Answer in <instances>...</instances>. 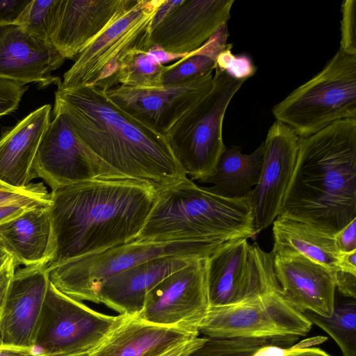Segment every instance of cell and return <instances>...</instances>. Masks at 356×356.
Masks as SVG:
<instances>
[{
  "label": "cell",
  "instance_id": "e575fe53",
  "mask_svg": "<svg viewBox=\"0 0 356 356\" xmlns=\"http://www.w3.org/2000/svg\"><path fill=\"white\" fill-rule=\"evenodd\" d=\"M31 0H0V25H17Z\"/></svg>",
  "mask_w": 356,
  "mask_h": 356
},
{
  "label": "cell",
  "instance_id": "d6986e66",
  "mask_svg": "<svg viewBox=\"0 0 356 356\" xmlns=\"http://www.w3.org/2000/svg\"><path fill=\"white\" fill-rule=\"evenodd\" d=\"M131 1L60 0L50 43L65 59L76 58Z\"/></svg>",
  "mask_w": 356,
  "mask_h": 356
},
{
  "label": "cell",
  "instance_id": "cb8c5ba5",
  "mask_svg": "<svg viewBox=\"0 0 356 356\" xmlns=\"http://www.w3.org/2000/svg\"><path fill=\"white\" fill-rule=\"evenodd\" d=\"M49 205L32 207L0 225V248L16 266L48 265L51 245Z\"/></svg>",
  "mask_w": 356,
  "mask_h": 356
},
{
  "label": "cell",
  "instance_id": "8d00e7d4",
  "mask_svg": "<svg viewBox=\"0 0 356 356\" xmlns=\"http://www.w3.org/2000/svg\"><path fill=\"white\" fill-rule=\"evenodd\" d=\"M49 204L37 201H21L0 204V225L32 207Z\"/></svg>",
  "mask_w": 356,
  "mask_h": 356
},
{
  "label": "cell",
  "instance_id": "b9f144b4",
  "mask_svg": "<svg viewBox=\"0 0 356 356\" xmlns=\"http://www.w3.org/2000/svg\"><path fill=\"white\" fill-rule=\"evenodd\" d=\"M339 270L356 275V250L348 252H340Z\"/></svg>",
  "mask_w": 356,
  "mask_h": 356
},
{
  "label": "cell",
  "instance_id": "f35d334b",
  "mask_svg": "<svg viewBox=\"0 0 356 356\" xmlns=\"http://www.w3.org/2000/svg\"><path fill=\"white\" fill-rule=\"evenodd\" d=\"M336 288L343 296L353 298H356V275L344 272H336Z\"/></svg>",
  "mask_w": 356,
  "mask_h": 356
},
{
  "label": "cell",
  "instance_id": "4fadbf2b",
  "mask_svg": "<svg viewBox=\"0 0 356 356\" xmlns=\"http://www.w3.org/2000/svg\"><path fill=\"white\" fill-rule=\"evenodd\" d=\"M214 70L184 82L159 88L117 85L109 98L135 118L165 135L172 124L211 88Z\"/></svg>",
  "mask_w": 356,
  "mask_h": 356
},
{
  "label": "cell",
  "instance_id": "3957f363",
  "mask_svg": "<svg viewBox=\"0 0 356 356\" xmlns=\"http://www.w3.org/2000/svg\"><path fill=\"white\" fill-rule=\"evenodd\" d=\"M279 216L330 234L356 218V118L300 138Z\"/></svg>",
  "mask_w": 356,
  "mask_h": 356
},
{
  "label": "cell",
  "instance_id": "4316f807",
  "mask_svg": "<svg viewBox=\"0 0 356 356\" xmlns=\"http://www.w3.org/2000/svg\"><path fill=\"white\" fill-rule=\"evenodd\" d=\"M165 66L159 63L149 51H131L120 60L112 79L113 87L117 85L140 88L163 86Z\"/></svg>",
  "mask_w": 356,
  "mask_h": 356
},
{
  "label": "cell",
  "instance_id": "8992f818",
  "mask_svg": "<svg viewBox=\"0 0 356 356\" xmlns=\"http://www.w3.org/2000/svg\"><path fill=\"white\" fill-rule=\"evenodd\" d=\"M245 81L214 67L211 90L166 133L177 161L191 179L201 181L213 173L226 148L222 140L226 110Z\"/></svg>",
  "mask_w": 356,
  "mask_h": 356
},
{
  "label": "cell",
  "instance_id": "603a6c76",
  "mask_svg": "<svg viewBox=\"0 0 356 356\" xmlns=\"http://www.w3.org/2000/svg\"><path fill=\"white\" fill-rule=\"evenodd\" d=\"M199 334L198 330L158 325L130 316L92 355L160 356Z\"/></svg>",
  "mask_w": 356,
  "mask_h": 356
},
{
  "label": "cell",
  "instance_id": "5b68a950",
  "mask_svg": "<svg viewBox=\"0 0 356 356\" xmlns=\"http://www.w3.org/2000/svg\"><path fill=\"white\" fill-rule=\"evenodd\" d=\"M272 113L300 138L356 118V56L339 49L322 70L275 104Z\"/></svg>",
  "mask_w": 356,
  "mask_h": 356
},
{
  "label": "cell",
  "instance_id": "30bf717a",
  "mask_svg": "<svg viewBox=\"0 0 356 356\" xmlns=\"http://www.w3.org/2000/svg\"><path fill=\"white\" fill-rule=\"evenodd\" d=\"M312 326L281 291H275L236 304L210 307L198 330L209 337L264 338L305 336Z\"/></svg>",
  "mask_w": 356,
  "mask_h": 356
},
{
  "label": "cell",
  "instance_id": "2e32d148",
  "mask_svg": "<svg viewBox=\"0 0 356 356\" xmlns=\"http://www.w3.org/2000/svg\"><path fill=\"white\" fill-rule=\"evenodd\" d=\"M49 282L46 264L24 266L15 271L8 284L0 316L2 346L34 349Z\"/></svg>",
  "mask_w": 356,
  "mask_h": 356
},
{
  "label": "cell",
  "instance_id": "ee69618b",
  "mask_svg": "<svg viewBox=\"0 0 356 356\" xmlns=\"http://www.w3.org/2000/svg\"><path fill=\"white\" fill-rule=\"evenodd\" d=\"M149 51L156 58L159 63H163L174 60L175 59H181L186 55H178L168 53L157 47H152Z\"/></svg>",
  "mask_w": 356,
  "mask_h": 356
},
{
  "label": "cell",
  "instance_id": "60d3db41",
  "mask_svg": "<svg viewBox=\"0 0 356 356\" xmlns=\"http://www.w3.org/2000/svg\"><path fill=\"white\" fill-rule=\"evenodd\" d=\"M16 266L13 259L0 248V283L13 275Z\"/></svg>",
  "mask_w": 356,
  "mask_h": 356
},
{
  "label": "cell",
  "instance_id": "74e56055",
  "mask_svg": "<svg viewBox=\"0 0 356 356\" xmlns=\"http://www.w3.org/2000/svg\"><path fill=\"white\" fill-rule=\"evenodd\" d=\"M327 339L323 337H316L296 344V347L286 356H330L325 351L317 348H311L310 346L323 343Z\"/></svg>",
  "mask_w": 356,
  "mask_h": 356
},
{
  "label": "cell",
  "instance_id": "7c38bea8",
  "mask_svg": "<svg viewBox=\"0 0 356 356\" xmlns=\"http://www.w3.org/2000/svg\"><path fill=\"white\" fill-rule=\"evenodd\" d=\"M207 257L193 259L163 278L146 295L136 316L158 325L198 330L210 307Z\"/></svg>",
  "mask_w": 356,
  "mask_h": 356
},
{
  "label": "cell",
  "instance_id": "7402d4cb",
  "mask_svg": "<svg viewBox=\"0 0 356 356\" xmlns=\"http://www.w3.org/2000/svg\"><path fill=\"white\" fill-rule=\"evenodd\" d=\"M51 109L45 104L32 111L0 139V181L17 188L31 183L34 157L50 122Z\"/></svg>",
  "mask_w": 356,
  "mask_h": 356
},
{
  "label": "cell",
  "instance_id": "f1b7e54d",
  "mask_svg": "<svg viewBox=\"0 0 356 356\" xmlns=\"http://www.w3.org/2000/svg\"><path fill=\"white\" fill-rule=\"evenodd\" d=\"M281 343L279 337L264 338H218L207 337L205 342L187 356H253L261 348Z\"/></svg>",
  "mask_w": 356,
  "mask_h": 356
},
{
  "label": "cell",
  "instance_id": "9c48e42d",
  "mask_svg": "<svg viewBox=\"0 0 356 356\" xmlns=\"http://www.w3.org/2000/svg\"><path fill=\"white\" fill-rule=\"evenodd\" d=\"M129 317L96 312L59 291L49 281L34 348L46 356L92 353Z\"/></svg>",
  "mask_w": 356,
  "mask_h": 356
},
{
  "label": "cell",
  "instance_id": "6da1fadb",
  "mask_svg": "<svg viewBox=\"0 0 356 356\" xmlns=\"http://www.w3.org/2000/svg\"><path fill=\"white\" fill-rule=\"evenodd\" d=\"M66 120L77 140L107 174L146 182L156 190L186 177L166 136L115 104L94 86L58 88L53 114Z\"/></svg>",
  "mask_w": 356,
  "mask_h": 356
},
{
  "label": "cell",
  "instance_id": "1f68e13d",
  "mask_svg": "<svg viewBox=\"0 0 356 356\" xmlns=\"http://www.w3.org/2000/svg\"><path fill=\"white\" fill-rule=\"evenodd\" d=\"M21 201L49 204L50 193H48L42 182L31 183L25 188H17L0 181V204Z\"/></svg>",
  "mask_w": 356,
  "mask_h": 356
},
{
  "label": "cell",
  "instance_id": "ac0fdd59",
  "mask_svg": "<svg viewBox=\"0 0 356 356\" xmlns=\"http://www.w3.org/2000/svg\"><path fill=\"white\" fill-rule=\"evenodd\" d=\"M276 279L284 298L301 313L324 317L334 308L336 273L297 253L273 254Z\"/></svg>",
  "mask_w": 356,
  "mask_h": 356
},
{
  "label": "cell",
  "instance_id": "d6a6232c",
  "mask_svg": "<svg viewBox=\"0 0 356 356\" xmlns=\"http://www.w3.org/2000/svg\"><path fill=\"white\" fill-rule=\"evenodd\" d=\"M341 14L339 49L345 54L356 56V1H343Z\"/></svg>",
  "mask_w": 356,
  "mask_h": 356
},
{
  "label": "cell",
  "instance_id": "5bb4252c",
  "mask_svg": "<svg viewBox=\"0 0 356 356\" xmlns=\"http://www.w3.org/2000/svg\"><path fill=\"white\" fill-rule=\"evenodd\" d=\"M300 137L275 120L264 143L261 171L250 199L255 234L269 227L279 216L296 166Z\"/></svg>",
  "mask_w": 356,
  "mask_h": 356
},
{
  "label": "cell",
  "instance_id": "9a60e30c",
  "mask_svg": "<svg viewBox=\"0 0 356 356\" xmlns=\"http://www.w3.org/2000/svg\"><path fill=\"white\" fill-rule=\"evenodd\" d=\"M234 0H180L152 27V47L187 55L201 47L231 17Z\"/></svg>",
  "mask_w": 356,
  "mask_h": 356
},
{
  "label": "cell",
  "instance_id": "4dcf8cb0",
  "mask_svg": "<svg viewBox=\"0 0 356 356\" xmlns=\"http://www.w3.org/2000/svg\"><path fill=\"white\" fill-rule=\"evenodd\" d=\"M232 44L221 51L216 57L215 67L225 72L232 78L246 81L252 76L257 71L249 56L235 55L232 52Z\"/></svg>",
  "mask_w": 356,
  "mask_h": 356
},
{
  "label": "cell",
  "instance_id": "ba28073f",
  "mask_svg": "<svg viewBox=\"0 0 356 356\" xmlns=\"http://www.w3.org/2000/svg\"><path fill=\"white\" fill-rule=\"evenodd\" d=\"M163 0H132L122 14L76 56L58 88L94 86L108 90L119 63L129 52L149 51L156 12Z\"/></svg>",
  "mask_w": 356,
  "mask_h": 356
},
{
  "label": "cell",
  "instance_id": "f546056e",
  "mask_svg": "<svg viewBox=\"0 0 356 356\" xmlns=\"http://www.w3.org/2000/svg\"><path fill=\"white\" fill-rule=\"evenodd\" d=\"M59 1L31 0L22 13L17 25L31 35L49 42Z\"/></svg>",
  "mask_w": 356,
  "mask_h": 356
},
{
  "label": "cell",
  "instance_id": "ab89813d",
  "mask_svg": "<svg viewBox=\"0 0 356 356\" xmlns=\"http://www.w3.org/2000/svg\"><path fill=\"white\" fill-rule=\"evenodd\" d=\"M206 339V336L196 337L172 348L160 356H187L189 353L202 346Z\"/></svg>",
  "mask_w": 356,
  "mask_h": 356
},
{
  "label": "cell",
  "instance_id": "e0dca14e",
  "mask_svg": "<svg viewBox=\"0 0 356 356\" xmlns=\"http://www.w3.org/2000/svg\"><path fill=\"white\" fill-rule=\"evenodd\" d=\"M38 147L33 178L42 179L52 190L107 174L81 147L65 118L54 114Z\"/></svg>",
  "mask_w": 356,
  "mask_h": 356
},
{
  "label": "cell",
  "instance_id": "7a4b0ae2",
  "mask_svg": "<svg viewBox=\"0 0 356 356\" xmlns=\"http://www.w3.org/2000/svg\"><path fill=\"white\" fill-rule=\"evenodd\" d=\"M156 194L153 186L118 174L52 190L48 267L134 241Z\"/></svg>",
  "mask_w": 356,
  "mask_h": 356
},
{
  "label": "cell",
  "instance_id": "d590c367",
  "mask_svg": "<svg viewBox=\"0 0 356 356\" xmlns=\"http://www.w3.org/2000/svg\"><path fill=\"white\" fill-rule=\"evenodd\" d=\"M336 245L341 252L356 250V218L334 234Z\"/></svg>",
  "mask_w": 356,
  "mask_h": 356
},
{
  "label": "cell",
  "instance_id": "7bdbcfd3",
  "mask_svg": "<svg viewBox=\"0 0 356 356\" xmlns=\"http://www.w3.org/2000/svg\"><path fill=\"white\" fill-rule=\"evenodd\" d=\"M296 344L289 348L278 346H266L259 349L253 356H286L295 349Z\"/></svg>",
  "mask_w": 356,
  "mask_h": 356
},
{
  "label": "cell",
  "instance_id": "52a82bcc",
  "mask_svg": "<svg viewBox=\"0 0 356 356\" xmlns=\"http://www.w3.org/2000/svg\"><path fill=\"white\" fill-rule=\"evenodd\" d=\"M216 250L207 243L193 239H135L48 267L49 280L59 291L73 299L98 303L97 291L104 282L139 264L165 256L209 257Z\"/></svg>",
  "mask_w": 356,
  "mask_h": 356
},
{
  "label": "cell",
  "instance_id": "484cf974",
  "mask_svg": "<svg viewBox=\"0 0 356 356\" xmlns=\"http://www.w3.org/2000/svg\"><path fill=\"white\" fill-rule=\"evenodd\" d=\"M264 141L251 154H244L241 147L225 148L212 175L202 183L212 184L204 188L217 195L229 199L248 197L259 181L264 156Z\"/></svg>",
  "mask_w": 356,
  "mask_h": 356
},
{
  "label": "cell",
  "instance_id": "d4e9b609",
  "mask_svg": "<svg viewBox=\"0 0 356 356\" xmlns=\"http://www.w3.org/2000/svg\"><path fill=\"white\" fill-rule=\"evenodd\" d=\"M272 254L293 252L316 261L332 271L339 270L340 252L334 234L307 223L278 216L273 222Z\"/></svg>",
  "mask_w": 356,
  "mask_h": 356
},
{
  "label": "cell",
  "instance_id": "ffe728a7",
  "mask_svg": "<svg viewBox=\"0 0 356 356\" xmlns=\"http://www.w3.org/2000/svg\"><path fill=\"white\" fill-rule=\"evenodd\" d=\"M65 58L49 42L16 24L0 25V78L45 87L61 80L52 72Z\"/></svg>",
  "mask_w": 356,
  "mask_h": 356
},
{
  "label": "cell",
  "instance_id": "f6af8a7d",
  "mask_svg": "<svg viewBox=\"0 0 356 356\" xmlns=\"http://www.w3.org/2000/svg\"><path fill=\"white\" fill-rule=\"evenodd\" d=\"M0 356H41L33 350L19 349L9 347H0Z\"/></svg>",
  "mask_w": 356,
  "mask_h": 356
},
{
  "label": "cell",
  "instance_id": "277c9868",
  "mask_svg": "<svg viewBox=\"0 0 356 356\" xmlns=\"http://www.w3.org/2000/svg\"><path fill=\"white\" fill-rule=\"evenodd\" d=\"M250 196L229 199L197 186L187 177L157 190L136 240L193 239L216 250L255 236Z\"/></svg>",
  "mask_w": 356,
  "mask_h": 356
},
{
  "label": "cell",
  "instance_id": "83f0119b",
  "mask_svg": "<svg viewBox=\"0 0 356 356\" xmlns=\"http://www.w3.org/2000/svg\"><path fill=\"white\" fill-rule=\"evenodd\" d=\"M303 314L325 330L339 346L343 356H356V302L348 300L334 305L332 314L324 317L310 311Z\"/></svg>",
  "mask_w": 356,
  "mask_h": 356
},
{
  "label": "cell",
  "instance_id": "8fae6325",
  "mask_svg": "<svg viewBox=\"0 0 356 356\" xmlns=\"http://www.w3.org/2000/svg\"><path fill=\"white\" fill-rule=\"evenodd\" d=\"M207 286L210 307L241 302L280 291L272 252L247 239L233 241L207 257Z\"/></svg>",
  "mask_w": 356,
  "mask_h": 356
},
{
  "label": "cell",
  "instance_id": "44dd1931",
  "mask_svg": "<svg viewBox=\"0 0 356 356\" xmlns=\"http://www.w3.org/2000/svg\"><path fill=\"white\" fill-rule=\"evenodd\" d=\"M195 256L156 257L139 264L104 282L98 289V303H104L120 314L137 316L147 293L163 278L183 268Z\"/></svg>",
  "mask_w": 356,
  "mask_h": 356
},
{
  "label": "cell",
  "instance_id": "836d02e7",
  "mask_svg": "<svg viewBox=\"0 0 356 356\" xmlns=\"http://www.w3.org/2000/svg\"><path fill=\"white\" fill-rule=\"evenodd\" d=\"M27 89L26 84L0 78V117L17 108Z\"/></svg>",
  "mask_w": 356,
  "mask_h": 356
},
{
  "label": "cell",
  "instance_id": "7dc6e473",
  "mask_svg": "<svg viewBox=\"0 0 356 356\" xmlns=\"http://www.w3.org/2000/svg\"><path fill=\"white\" fill-rule=\"evenodd\" d=\"M41 356H46L40 354ZM52 356H92V353H81V354H76V355H52Z\"/></svg>",
  "mask_w": 356,
  "mask_h": 356
},
{
  "label": "cell",
  "instance_id": "bcb514c9",
  "mask_svg": "<svg viewBox=\"0 0 356 356\" xmlns=\"http://www.w3.org/2000/svg\"><path fill=\"white\" fill-rule=\"evenodd\" d=\"M11 277H12V275L10 277H8V278H6V280H4L3 282H1L0 283V316H1V309H2L8 284V282H9ZM1 346H2V345H1V343L0 341V347H1Z\"/></svg>",
  "mask_w": 356,
  "mask_h": 356
}]
</instances>
